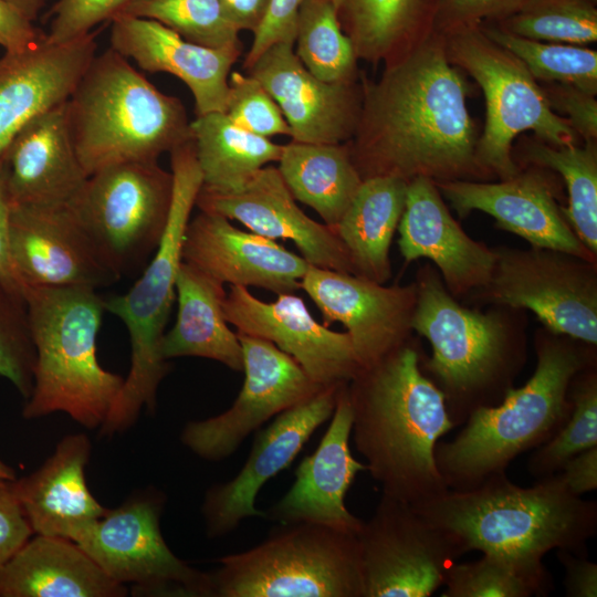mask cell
Instances as JSON below:
<instances>
[{"label":"cell","instance_id":"cell-1","mask_svg":"<svg viewBox=\"0 0 597 597\" xmlns=\"http://www.w3.org/2000/svg\"><path fill=\"white\" fill-rule=\"evenodd\" d=\"M358 125L347 142L363 180L389 176L434 182L492 178L476 161L479 138L467 106L468 83L433 32L384 64L378 80L363 78Z\"/></svg>","mask_w":597,"mask_h":597},{"label":"cell","instance_id":"cell-2","mask_svg":"<svg viewBox=\"0 0 597 597\" xmlns=\"http://www.w3.org/2000/svg\"><path fill=\"white\" fill-rule=\"evenodd\" d=\"M348 395L350 437L383 494L415 506L448 490L434 452L455 427L412 344L360 368L348 381Z\"/></svg>","mask_w":597,"mask_h":597},{"label":"cell","instance_id":"cell-3","mask_svg":"<svg viewBox=\"0 0 597 597\" xmlns=\"http://www.w3.org/2000/svg\"><path fill=\"white\" fill-rule=\"evenodd\" d=\"M413 507L451 533L465 553L533 565L543 564L554 549L587 556V542L597 533V502L573 494L558 473L523 488L500 472L472 489H448Z\"/></svg>","mask_w":597,"mask_h":597},{"label":"cell","instance_id":"cell-4","mask_svg":"<svg viewBox=\"0 0 597 597\" xmlns=\"http://www.w3.org/2000/svg\"><path fill=\"white\" fill-rule=\"evenodd\" d=\"M536 358L525 385L510 388L498 405L474 410L451 441L438 442L436 462L448 489H472L505 472L515 458L546 442L564 425L572 410L570 384L593 366V356L554 334L536 343Z\"/></svg>","mask_w":597,"mask_h":597},{"label":"cell","instance_id":"cell-5","mask_svg":"<svg viewBox=\"0 0 597 597\" xmlns=\"http://www.w3.org/2000/svg\"><path fill=\"white\" fill-rule=\"evenodd\" d=\"M65 113L87 176L121 163L157 161L192 138L181 101L160 92L112 48L92 59Z\"/></svg>","mask_w":597,"mask_h":597},{"label":"cell","instance_id":"cell-6","mask_svg":"<svg viewBox=\"0 0 597 597\" xmlns=\"http://www.w3.org/2000/svg\"><path fill=\"white\" fill-rule=\"evenodd\" d=\"M23 297L35 348L23 417L63 411L88 429L102 426L125 379L96 356L105 300L81 286L27 287Z\"/></svg>","mask_w":597,"mask_h":597},{"label":"cell","instance_id":"cell-7","mask_svg":"<svg viewBox=\"0 0 597 597\" xmlns=\"http://www.w3.org/2000/svg\"><path fill=\"white\" fill-rule=\"evenodd\" d=\"M169 154L174 188L161 240L151 261L129 291L105 300V310L126 325L132 363L128 376L101 426L102 434L111 436L127 429L143 407L154 411L158 386L169 370L160 346L176 297L185 231L202 187L193 139L177 146Z\"/></svg>","mask_w":597,"mask_h":597},{"label":"cell","instance_id":"cell-8","mask_svg":"<svg viewBox=\"0 0 597 597\" xmlns=\"http://www.w3.org/2000/svg\"><path fill=\"white\" fill-rule=\"evenodd\" d=\"M416 285L411 328L430 343L426 367L454 427L463 426L474 410L498 405L512 388L522 350L499 315L460 305L434 273L423 272Z\"/></svg>","mask_w":597,"mask_h":597},{"label":"cell","instance_id":"cell-9","mask_svg":"<svg viewBox=\"0 0 597 597\" xmlns=\"http://www.w3.org/2000/svg\"><path fill=\"white\" fill-rule=\"evenodd\" d=\"M210 597H364L355 533L280 525L261 544L218 559Z\"/></svg>","mask_w":597,"mask_h":597},{"label":"cell","instance_id":"cell-10","mask_svg":"<svg viewBox=\"0 0 597 597\" xmlns=\"http://www.w3.org/2000/svg\"><path fill=\"white\" fill-rule=\"evenodd\" d=\"M442 35L449 61L468 73L484 95L485 122L475 156L491 177L504 180L521 170L513 157V140L526 130L554 146L583 143L567 121L552 109L526 66L489 39L480 25Z\"/></svg>","mask_w":597,"mask_h":597},{"label":"cell","instance_id":"cell-11","mask_svg":"<svg viewBox=\"0 0 597 597\" xmlns=\"http://www.w3.org/2000/svg\"><path fill=\"white\" fill-rule=\"evenodd\" d=\"M171 171L157 161H127L86 179L70 207L107 264L119 275L157 249L170 211Z\"/></svg>","mask_w":597,"mask_h":597},{"label":"cell","instance_id":"cell-12","mask_svg":"<svg viewBox=\"0 0 597 597\" xmlns=\"http://www.w3.org/2000/svg\"><path fill=\"white\" fill-rule=\"evenodd\" d=\"M356 536L364 597H429L465 554L451 533L386 494Z\"/></svg>","mask_w":597,"mask_h":597},{"label":"cell","instance_id":"cell-13","mask_svg":"<svg viewBox=\"0 0 597 597\" xmlns=\"http://www.w3.org/2000/svg\"><path fill=\"white\" fill-rule=\"evenodd\" d=\"M485 300L532 311L546 328L597 344V279L593 261L535 248L498 249Z\"/></svg>","mask_w":597,"mask_h":597},{"label":"cell","instance_id":"cell-14","mask_svg":"<svg viewBox=\"0 0 597 597\" xmlns=\"http://www.w3.org/2000/svg\"><path fill=\"white\" fill-rule=\"evenodd\" d=\"M161 502L139 498L106 511L72 540L109 578L151 596L210 597L209 573L178 558L159 526Z\"/></svg>","mask_w":597,"mask_h":597},{"label":"cell","instance_id":"cell-15","mask_svg":"<svg viewBox=\"0 0 597 597\" xmlns=\"http://www.w3.org/2000/svg\"><path fill=\"white\" fill-rule=\"evenodd\" d=\"M244 381L229 409L188 422L180 439L207 461H222L271 418L314 397L324 387L313 381L290 355L263 338L238 333Z\"/></svg>","mask_w":597,"mask_h":597},{"label":"cell","instance_id":"cell-16","mask_svg":"<svg viewBox=\"0 0 597 597\" xmlns=\"http://www.w3.org/2000/svg\"><path fill=\"white\" fill-rule=\"evenodd\" d=\"M9 240L23 294L27 287L96 290L121 279L69 205H11Z\"/></svg>","mask_w":597,"mask_h":597},{"label":"cell","instance_id":"cell-17","mask_svg":"<svg viewBox=\"0 0 597 597\" xmlns=\"http://www.w3.org/2000/svg\"><path fill=\"white\" fill-rule=\"evenodd\" d=\"M300 286L323 315V325L341 322L360 368L406 344L417 301V285L386 286L367 279L308 264Z\"/></svg>","mask_w":597,"mask_h":597},{"label":"cell","instance_id":"cell-18","mask_svg":"<svg viewBox=\"0 0 597 597\" xmlns=\"http://www.w3.org/2000/svg\"><path fill=\"white\" fill-rule=\"evenodd\" d=\"M342 385L324 387L311 399L275 416L255 436L237 475L207 491L202 515L208 537L231 533L244 519L264 517V511L255 507L260 489L286 469L315 430L332 417Z\"/></svg>","mask_w":597,"mask_h":597},{"label":"cell","instance_id":"cell-19","mask_svg":"<svg viewBox=\"0 0 597 597\" xmlns=\"http://www.w3.org/2000/svg\"><path fill=\"white\" fill-rule=\"evenodd\" d=\"M223 312L238 333L273 343L323 387L348 383L360 369L348 334L316 322L294 293L277 294L268 303L244 286L231 285Z\"/></svg>","mask_w":597,"mask_h":597},{"label":"cell","instance_id":"cell-20","mask_svg":"<svg viewBox=\"0 0 597 597\" xmlns=\"http://www.w3.org/2000/svg\"><path fill=\"white\" fill-rule=\"evenodd\" d=\"M245 72L276 102L292 140L343 144L353 138L362 109V76L352 82L322 81L303 65L291 43L270 46Z\"/></svg>","mask_w":597,"mask_h":597},{"label":"cell","instance_id":"cell-21","mask_svg":"<svg viewBox=\"0 0 597 597\" xmlns=\"http://www.w3.org/2000/svg\"><path fill=\"white\" fill-rule=\"evenodd\" d=\"M459 217L478 210L494 218L496 227L525 239L535 248L593 261L555 199L547 169L530 166L499 182L451 180L436 182Z\"/></svg>","mask_w":597,"mask_h":597},{"label":"cell","instance_id":"cell-22","mask_svg":"<svg viewBox=\"0 0 597 597\" xmlns=\"http://www.w3.org/2000/svg\"><path fill=\"white\" fill-rule=\"evenodd\" d=\"M196 206L200 211L237 220L268 239L293 241L312 265L354 274L347 250L334 229L298 208L277 167L264 166L233 191L201 187Z\"/></svg>","mask_w":597,"mask_h":597},{"label":"cell","instance_id":"cell-23","mask_svg":"<svg viewBox=\"0 0 597 597\" xmlns=\"http://www.w3.org/2000/svg\"><path fill=\"white\" fill-rule=\"evenodd\" d=\"M331 418L315 451L297 465L292 486L264 511V519L280 525L305 523L355 534L360 528L363 520L345 503L357 473L367 471V465L350 452L353 412L348 383L341 386Z\"/></svg>","mask_w":597,"mask_h":597},{"label":"cell","instance_id":"cell-24","mask_svg":"<svg viewBox=\"0 0 597 597\" xmlns=\"http://www.w3.org/2000/svg\"><path fill=\"white\" fill-rule=\"evenodd\" d=\"M182 261L216 281L294 293L310 263L274 240L242 231L223 216L200 211L189 220Z\"/></svg>","mask_w":597,"mask_h":597},{"label":"cell","instance_id":"cell-25","mask_svg":"<svg viewBox=\"0 0 597 597\" xmlns=\"http://www.w3.org/2000/svg\"><path fill=\"white\" fill-rule=\"evenodd\" d=\"M397 229L405 261H433L450 293L482 290L490 282L495 251L462 230L433 180L417 177L407 182L405 209Z\"/></svg>","mask_w":597,"mask_h":597},{"label":"cell","instance_id":"cell-26","mask_svg":"<svg viewBox=\"0 0 597 597\" xmlns=\"http://www.w3.org/2000/svg\"><path fill=\"white\" fill-rule=\"evenodd\" d=\"M111 21L113 50L133 59L144 71L180 78L193 95L197 116L224 112L230 71L242 46L207 48L144 18L116 15Z\"/></svg>","mask_w":597,"mask_h":597},{"label":"cell","instance_id":"cell-27","mask_svg":"<svg viewBox=\"0 0 597 597\" xmlns=\"http://www.w3.org/2000/svg\"><path fill=\"white\" fill-rule=\"evenodd\" d=\"M65 102L28 121L0 155L11 205H70L88 178L73 147Z\"/></svg>","mask_w":597,"mask_h":597},{"label":"cell","instance_id":"cell-28","mask_svg":"<svg viewBox=\"0 0 597 597\" xmlns=\"http://www.w3.org/2000/svg\"><path fill=\"white\" fill-rule=\"evenodd\" d=\"M95 33L51 44L46 36L0 57V155L33 116L64 103L96 55Z\"/></svg>","mask_w":597,"mask_h":597},{"label":"cell","instance_id":"cell-29","mask_svg":"<svg viewBox=\"0 0 597 597\" xmlns=\"http://www.w3.org/2000/svg\"><path fill=\"white\" fill-rule=\"evenodd\" d=\"M91 443L85 434H70L32 474L11 482V488L36 535L72 541L90 523L105 514L90 492L85 467Z\"/></svg>","mask_w":597,"mask_h":597},{"label":"cell","instance_id":"cell-30","mask_svg":"<svg viewBox=\"0 0 597 597\" xmlns=\"http://www.w3.org/2000/svg\"><path fill=\"white\" fill-rule=\"evenodd\" d=\"M126 593L66 538L38 535L0 566V597H122Z\"/></svg>","mask_w":597,"mask_h":597},{"label":"cell","instance_id":"cell-31","mask_svg":"<svg viewBox=\"0 0 597 597\" xmlns=\"http://www.w3.org/2000/svg\"><path fill=\"white\" fill-rule=\"evenodd\" d=\"M224 284L181 262L177 279V320L164 335L160 353L165 360L193 356L219 362L234 371L243 370L238 334L224 317Z\"/></svg>","mask_w":597,"mask_h":597},{"label":"cell","instance_id":"cell-32","mask_svg":"<svg viewBox=\"0 0 597 597\" xmlns=\"http://www.w3.org/2000/svg\"><path fill=\"white\" fill-rule=\"evenodd\" d=\"M358 61L390 63L432 33L439 0H329Z\"/></svg>","mask_w":597,"mask_h":597},{"label":"cell","instance_id":"cell-33","mask_svg":"<svg viewBox=\"0 0 597 597\" xmlns=\"http://www.w3.org/2000/svg\"><path fill=\"white\" fill-rule=\"evenodd\" d=\"M407 181L389 176L363 180L334 228L354 275L385 284L391 276L389 250L406 202Z\"/></svg>","mask_w":597,"mask_h":597},{"label":"cell","instance_id":"cell-34","mask_svg":"<svg viewBox=\"0 0 597 597\" xmlns=\"http://www.w3.org/2000/svg\"><path fill=\"white\" fill-rule=\"evenodd\" d=\"M277 163V169L294 199L312 208L333 229L363 182L347 143L291 140L282 145Z\"/></svg>","mask_w":597,"mask_h":597},{"label":"cell","instance_id":"cell-35","mask_svg":"<svg viewBox=\"0 0 597 597\" xmlns=\"http://www.w3.org/2000/svg\"><path fill=\"white\" fill-rule=\"evenodd\" d=\"M190 127L206 189L237 190L281 157L282 145L241 128L221 112L197 116Z\"/></svg>","mask_w":597,"mask_h":597},{"label":"cell","instance_id":"cell-36","mask_svg":"<svg viewBox=\"0 0 597 597\" xmlns=\"http://www.w3.org/2000/svg\"><path fill=\"white\" fill-rule=\"evenodd\" d=\"M530 166L559 174L567 186L568 207L562 212L582 243L597 253V147L596 143L554 146L535 137L517 147Z\"/></svg>","mask_w":597,"mask_h":597},{"label":"cell","instance_id":"cell-37","mask_svg":"<svg viewBox=\"0 0 597 597\" xmlns=\"http://www.w3.org/2000/svg\"><path fill=\"white\" fill-rule=\"evenodd\" d=\"M294 44L300 61L317 78L335 83L360 77L354 46L329 0H301Z\"/></svg>","mask_w":597,"mask_h":597},{"label":"cell","instance_id":"cell-38","mask_svg":"<svg viewBox=\"0 0 597 597\" xmlns=\"http://www.w3.org/2000/svg\"><path fill=\"white\" fill-rule=\"evenodd\" d=\"M441 597L547 596L553 579L544 564L533 565L495 554L468 563H454Z\"/></svg>","mask_w":597,"mask_h":597},{"label":"cell","instance_id":"cell-39","mask_svg":"<svg viewBox=\"0 0 597 597\" xmlns=\"http://www.w3.org/2000/svg\"><path fill=\"white\" fill-rule=\"evenodd\" d=\"M483 33L513 55L536 81L570 84L596 96L597 51L585 45L526 39L494 24H481Z\"/></svg>","mask_w":597,"mask_h":597},{"label":"cell","instance_id":"cell-40","mask_svg":"<svg viewBox=\"0 0 597 597\" xmlns=\"http://www.w3.org/2000/svg\"><path fill=\"white\" fill-rule=\"evenodd\" d=\"M569 396L568 418L528 458L527 471L537 480L559 472L570 458L597 447V375L593 366L574 377Z\"/></svg>","mask_w":597,"mask_h":597},{"label":"cell","instance_id":"cell-41","mask_svg":"<svg viewBox=\"0 0 597 597\" xmlns=\"http://www.w3.org/2000/svg\"><path fill=\"white\" fill-rule=\"evenodd\" d=\"M116 15L157 21L207 48L242 46L239 31L227 19L219 0H128Z\"/></svg>","mask_w":597,"mask_h":597},{"label":"cell","instance_id":"cell-42","mask_svg":"<svg viewBox=\"0 0 597 597\" xmlns=\"http://www.w3.org/2000/svg\"><path fill=\"white\" fill-rule=\"evenodd\" d=\"M597 3L590 0H525L494 24L526 39L586 45L597 41Z\"/></svg>","mask_w":597,"mask_h":597},{"label":"cell","instance_id":"cell-43","mask_svg":"<svg viewBox=\"0 0 597 597\" xmlns=\"http://www.w3.org/2000/svg\"><path fill=\"white\" fill-rule=\"evenodd\" d=\"M34 365L35 348L25 301L0 282V375L28 399Z\"/></svg>","mask_w":597,"mask_h":597},{"label":"cell","instance_id":"cell-44","mask_svg":"<svg viewBox=\"0 0 597 597\" xmlns=\"http://www.w3.org/2000/svg\"><path fill=\"white\" fill-rule=\"evenodd\" d=\"M235 125L262 137L291 136L279 105L252 75L231 72L223 112Z\"/></svg>","mask_w":597,"mask_h":597},{"label":"cell","instance_id":"cell-45","mask_svg":"<svg viewBox=\"0 0 597 597\" xmlns=\"http://www.w3.org/2000/svg\"><path fill=\"white\" fill-rule=\"evenodd\" d=\"M128 0H59L51 10L46 41L62 44L82 38L105 20H112Z\"/></svg>","mask_w":597,"mask_h":597},{"label":"cell","instance_id":"cell-46","mask_svg":"<svg viewBox=\"0 0 597 597\" xmlns=\"http://www.w3.org/2000/svg\"><path fill=\"white\" fill-rule=\"evenodd\" d=\"M525 0H439L433 32L448 34L490 22L496 24L514 14Z\"/></svg>","mask_w":597,"mask_h":597},{"label":"cell","instance_id":"cell-47","mask_svg":"<svg viewBox=\"0 0 597 597\" xmlns=\"http://www.w3.org/2000/svg\"><path fill=\"white\" fill-rule=\"evenodd\" d=\"M552 109L564 117L583 143L597 140V101L594 95L564 83L542 85Z\"/></svg>","mask_w":597,"mask_h":597},{"label":"cell","instance_id":"cell-48","mask_svg":"<svg viewBox=\"0 0 597 597\" xmlns=\"http://www.w3.org/2000/svg\"><path fill=\"white\" fill-rule=\"evenodd\" d=\"M301 0H272L268 14L253 34L252 44L245 54L243 69L247 71L270 46L295 41V25Z\"/></svg>","mask_w":597,"mask_h":597},{"label":"cell","instance_id":"cell-49","mask_svg":"<svg viewBox=\"0 0 597 597\" xmlns=\"http://www.w3.org/2000/svg\"><path fill=\"white\" fill-rule=\"evenodd\" d=\"M11 482H0V566L6 564L33 534Z\"/></svg>","mask_w":597,"mask_h":597},{"label":"cell","instance_id":"cell-50","mask_svg":"<svg viewBox=\"0 0 597 597\" xmlns=\"http://www.w3.org/2000/svg\"><path fill=\"white\" fill-rule=\"evenodd\" d=\"M20 9L0 0V45L7 53H21L38 45L46 36Z\"/></svg>","mask_w":597,"mask_h":597},{"label":"cell","instance_id":"cell-51","mask_svg":"<svg viewBox=\"0 0 597 597\" xmlns=\"http://www.w3.org/2000/svg\"><path fill=\"white\" fill-rule=\"evenodd\" d=\"M556 554L565 572V595L567 597H596L597 564L589 561L587 556L565 549H557Z\"/></svg>","mask_w":597,"mask_h":597},{"label":"cell","instance_id":"cell-52","mask_svg":"<svg viewBox=\"0 0 597 597\" xmlns=\"http://www.w3.org/2000/svg\"><path fill=\"white\" fill-rule=\"evenodd\" d=\"M566 488L575 495L597 489V447L570 458L557 472Z\"/></svg>","mask_w":597,"mask_h":597},{"label":"cell","instance_id":"cell-53","mask_svg":"<svg viewBox=\"0 0 597 597\" xmlns=\"http://www.w3.org/2000/svg\"><path fill=\"white\" fill-rule=\"evenodd\" d=\"M10 213L11 201L0 166V282L23 297V290L15 275L10 254Z\"/></svg>","mask_w":597,"mask_h":597},{"label":"cell","instance_id":"cell-54","mask_svg":"<svg viewBox=\"0 0 597 597\" xmlns=\"http://www.w3.org/2000/svg\"><path fill=\"white\" fill-rule=\"evenodd\" d=\"M229 22L253 34L263 23L272 0H219Z\"/></svg>","mask_w":597,"mask_h":597},{"label":"cell","instance_id":"cell-55","mask_svg":"<svg viewBox=\"0 0 597 597\" xmlns=\"http://www.w3.org/2000/svg\"><path fill=\"white\" fill-rule=\"evenodd\" d=\"M20 9L30 20H35L48 0H7Z\"/></svg>","mask_w":597,"mask_h":597},{"label":"cell","instance_id":"cell-56","mask_svg":"<svg viewBox=\"0 0 597 597\" xmlns=\"http://www.w3.org/2000/svg\"><path fill=\"white\" fill-rule=\"evenodd\" d=\"M14 480H15L14 470L0 460V482H4V481L10 482Z\"/></svg>","mask_w":597,"mask_h":597},{"label":"cell","instance_id":"cell-57","mask_svg":"<svg viewBox=\"0 0 597 597\" xmlns=\"http://www.w3.org/2000/svg\"><path fill=\"white\" fill-rule=\"evenodd\" d=\"M590 1L594 2V3H597V0H590Z\"/></svg>","mask_w":597,"mask_h":597}]
</instances>
